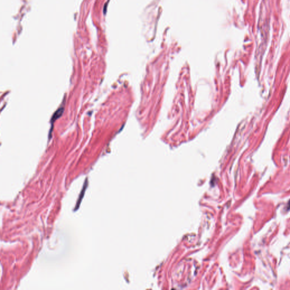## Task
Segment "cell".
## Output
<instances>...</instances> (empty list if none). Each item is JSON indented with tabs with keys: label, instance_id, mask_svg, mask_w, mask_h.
Masks as SVG:
<instances>
[{
	"label": "cell",
	"instance_id": "cell-1",
	"mask_svg": "<svg viewBox=\"0 0 290 290\" xmlns=\"http://www.w3.org/2000/svg\"><path fill=\"white\" fill-rule=\"evenodd\" d=\"M287 208L288 210L290 209V201L289 202V203H288V205H287Z\"/></svg>",
	"mask_w": 290,
	"mask_h": 290
}]
</instances>
